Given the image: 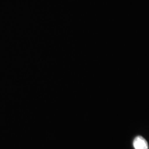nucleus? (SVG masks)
Segmentation results:
<instances>
[{"label":"nucleus","mask_w":149,"mask_h":149,"mask_svg":"<svg viewBox=\"0 0 149 149\" xmlns=\"http://www.w3.org/2000/svg\"><path fill=\"white\" fill-rule=\"evenodd\" d=\"M133 146L135 149H149L147 141L141 136H138L135 138Z\"/></svg>","instance_id":"nucleus-1"}]
</instances>
